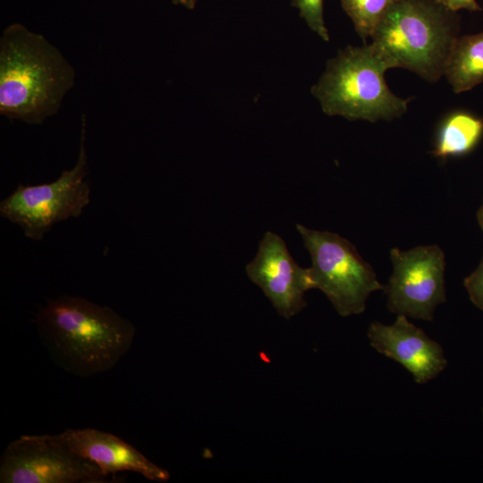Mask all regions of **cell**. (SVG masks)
<instances>
[{
	"instance_id": "cell-1",
	"label": "cell",
	"mask_w": 483,
	"mask_h": 483,
	"mask_svg": "<svg viewBox=\"0 0 483 483\" xmlns=\"http://www.w3.org/2000/svg\"><path fill=\"white\" fill-rule=\"evenodd\" d=\"M35 323L55 364L83 377L113 369L136 335L134 325L111 308L70 295L47 300Z\"/></svg>"
},
{
	"instance_id": "cell-2",
	"label": "cell",
	"mask_w": 483,
	"mask_h": 483,
	"mask_svg": "<svg viewBox=\"0 0 483 483\" xmlns=\"http://www.w3.org/2000/svg\"><path fill=\"white\" fill-rule=\"evenodd\" d=\"M73 66L42 34L21 23L0 37V114L39 125L60 109L75 84Z\"/></svg>"
},
{
	"instance_id": "cell-3",
	"label": "cell",
	"mask_w": 483,
	"mask_h": 483,
	"mask_svg": "<svg viewBox=\"0 0 483 483\" xmlns=\"http://www.w3.org/2000/svg\"><path fill=\"white\" fill-rule=\"evenodd\" d=\"M455 29L450 10L438 0H397L377 25L371 44L390 68L435 81L444 74Z\"/></svg>"
},
{
	"instance_id": "cell-4",
	"label": "cell",
	"mask_w": 483,
	"mask_h": 483,
	"mask_svg": "<svg viewBox=\"0 0 483 483\" xmlns=\"http://www.w3.org/2000/svg\"><path fill=\"white\" fill-rule=\"evenodd\" d=\"M389 64L372 44L347 47L327 61L311 88L322 111L348 120H392L407 111L408 100L394 95L385 80Z\"/></svg>"
},
{
	"instance_id": "cell-5",
	"label": "cell",
	"mask_w": 483,
	"mask_h": 483,
	"mask_svg": "<svg viewBox=\"0 0 483 483\" xmlns=\"http://www.w3.org/2000/svg\"><path fill=\"white\" fill-rule=\"evenodd\" d=\"M296 229L311 258L312 287L321 290L342 317L358 315L369 295L384 288L372 267L347 239L327 231Z\"/></svg>"
},
{
	"instance_id": "cell-6",
	"label": "cell",
	"mask_w": 483,
	"mask_h": 483,
	"mask_svg": "<svg viewBox=\"0 0 483 483\" xmlns=\"http://www.w3.org/2000/svg\"><path fill=\"white\" fill-rule=\"evenodd\" d=\"M85 140L86 116L82 114L75 165L70 170H64L55 181L49 183H20L10 196L1 201V216L19 225L27 238L41 241L55 224L79 216L89 203Z\"/></svg>"
},
{
	"instance_id": "cell-7",
	"label": "cell",
	"mask_w": 483,
	"mask_h": 483,
	"mask_svg": "<svg viewBox=\"0 0 483 483\" xmlns=\"http://www.w3.org/2000/svg\"><path fill=\"white\" fill-rule=\"evenodd\" d=\"M57 435H25L11 442L0 461L1 483H98L107 477Z\"/></svg>"
},
{
	"instance_id": "cell-8",
	"label": "cell",
	"mask_w": 483,
	"mask_h": 483,
	"mask_svg": "<svg viewBox=\"0 0 483 483\" xmlns=\"http://www.w3.org/2000/svg\"><path fill=\"white\" fill-rule=\"evenodd\" d=\"M393 273L385 287L387 306L396 315L431 321L445 301L444 251L437 245L409 250L391 249Z\"/></svg>"
},
{
	"instance_id": "cell-9",
	"label": "cell",
	"mask_w": 483,
	"mask_h": 483,
	"mask_svg": "<svg viewBox=\"0 0 483 483\" xmlns=\"http://www.w3.org/2000/svg\"><path fill=\"white\" fill-rule=\"evenodd\" d=\"M246 273L278 314L287 319L305 308L304 294L313 289L308 268L301 267L284 241L270 231L265 233L256 256L246 266Z\"/></svg>"
},
{
	"instance_id": "cell-10",
	"label": "cell",
	"mask_w": 483,
	"mask_h": 483,
	"mask_svg": "<svg viewBox=\"0 0 483 483\" xmlns=\"http://www.w3.org/2000/svg\"><path fill=\"white\" fill-rule=\"evenodd\" d=\"M368 338L376 351L405 368L417 384L436 378L447 366L442 346L403 315L391 325L371 323Z\"/></svg>"
},
{
	"instance_id": "cell-11",
	"label": "cell",
	"mask_w": 483,
	"mask_h": 483,
	"mask_svg": "<svg viewBox=\"0 0 483 483\" xmlns=\"http://www.w3.org/2000/svg\"><path fill=\"white\" fill-rule=\"evenodd\" d=\"M58 436L73 452L95 462L107 475L132 471L149 480L165 482L170 479L166 470L113 434L95 428H68Z\"/></svg>"
},
{
	"instance_id": "cell-12",
	"label": "cell",
	"mask_w": 483,
	"mask_h": 483,
	"mask_svg": "<svg viewBox=\"0 0 483 483\" xmlns=\"http://www.w3.org/2000/svg\"><path fill=\"white\" fill-rule=\"evenodd\" d=\"M444 74L456 93L469 90L483 81V31L455 38Z\"/></svg>"
},
{
	"instance_id": "cell-13",
	"label": "cell",
	"mask_w": 483,
	"mask_h": 483,
	"mask_svg": "<svg viewBox=\"0 0 483 483\" xmlns=\"http://www.w3.org/2000/svg\"><path fill=\"white\" fill-rule=\"evenodd\" d=\"M483 135V119L467 112H454L438 128L433 154L446 158L470 153Z\"/></svg>"
},
{
	"instance_id": "cell-14",
	"label": "cell",
	"mask_w": 483,
	"mask_h": 483,
	"mask_svg": "<svg viewBox=\"0 0 483 483\" xmlns=\"http://www.w3.org/2000/svg\"><path fill=\"white\" fill-rule=\"evenodd\" d=\"M397 0H341L342 6L353 22L356 32L366 40Z\"/></svg>"
},
{
	"instance_id": "cell-15",
	"label": "cell",
	"mask_w": 483,
	"mask_h": 483,
	"mask_svg": "<svg viewBox=\"0 0 483 483\" xmlns=\"http://www.w3.org/2000/svg\"><path fill=\"white\" fill-rule=\"evenodd\" d=\"M324 0H292V5L300 12V16L306 21L309 29L323 40L329 41L328 30L323 14Z\"/></svg>"
},
{
	"instance_id": "cell-16",
	"label": "cell",
	"mask_w": 483,
	"mask_h": 483,
	"mask_svg": "<svg viewBox=\"0 0 483 483\" xmlns=\"http://www.w3.org/2000/svg\"><path fill=\"white\" fill-rule=\"evenodd\" d=\"M470 301L483 310V258L478 267L464 279Z\"/></svg>"
},
{
	"instance_id": "cell-17",
	"label": "cell",
	"mask_w": 483,
	"mask_h": 483,
	"mask_svg": "<svg viewBox=\"0 0 483 483\" xmlns=\"http://www.w3.org/2000/svg\"><path fill=\"white\" fill-rule=\"evenodd\" d=\"M445 8L452 12H456L462 9L469 11L480 10L476 0H438Z\"/></svg>"
},
{
	"instance_id": "cell-18",
	"label": "cell",
	"mask_w": 483,
	"mask_h": 483,
	"mask_svg": "<svg viewBox=\"0 0 483 483\" xmlns=\"http://www.w3.org/2000/svg\"><path fill=\"white\" fill-rule=\"evenodd\" d=\"M174 4L182 5L189 10L194 9L198 0H172Z\"/></svg>"
},
{
	"instance_id": "cell-19",
	"label": "cell",
	"mask_w": 483,
	"mask_h": 483,
	"mask_svg": "<svg viewBox=\"0 0 483 483\" xmlns=\"http://www.w3.org/2000/svg\"><path fill=\"white\" fill-rule=\"evenodd\" d=\"M477 216H478L479 225H480L481 229L483 230V204L479 208Z\"/></svg>"
}]
</instances>
